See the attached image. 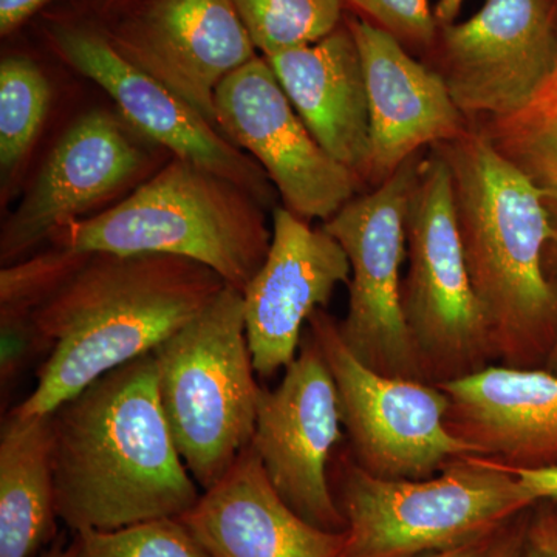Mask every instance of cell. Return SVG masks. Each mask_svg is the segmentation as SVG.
Segmentation results:
<instances>
[{"instance_id": "21", "label": "cell", "mask_w": 557, "mask_h": 557, "mask_svg": "<svg viewBox=\"0 0 557 557\" xmlns=\"http://www.w3.org/2000/svg\"><path fill=\"white\" fill-rule=\"evenodd\" d=\"M49 417L9 412L0 435V557H38L58 533Z\"/></svg>"}, {"instance_id": "23", "label": "cell", "mask_w": 557, "mask_h": 557, "mask_svg": "<svg viewBox=\"0 0 557 557\" xmlns=\"http://www.w3.org/2000/svg\"><path fill=\"white\" fill-rule=\"evenodd\" d=\"M263 58L324 39L343 24V0H231Z\"/></svg>"}, {"instance_id": "36", "label": "cell", "mask_w": 557, "mask_h": 557, "mask_svg": "<svg viewBox=\"0 0 557 557\" xmlns=\"http://www.w3.org/2000/svg\"><path fill=\"white\" fill-rule=\"evenodd\" d=\"M549 504H552L553 516H555L556 527H557V502H549Z\"/></svg>"}, {"instance_id": "15", "label": "cell", "mask_w": 557, "mask_h": 557, "mask_svg": "<svg viewBox=\"0 0 557 557\" xmlns=\"http://www.w3.org/2000/svg\"><path fill=\"white\" fill-rule=\"evenodd\" d=\"M273 240L262 269L242 292L252 366L273 376L298 357L302 327L350 281L343 247L287 208H274Z\"/></svg>"}, {"instance_id": "24", "label": "cell", "mask_w": 557, "mask_h": 557, "mask_svg": "<svg viewBox=\"0 0 557 557\" xmlns=\"http://www.w3.org/2000/svg\"><path fill=\"white\" fill-rule=\"evenodd\" d=\"M50 102V84L24 57L0 64V166L3 175L24 160L38 137Z\"/></svg>"}, {"instance_id": "34", "label": "cell", "mask_w": 557, "mask_h": 557, "mask_svg": "<svg viewBox=\"0 0 557 557\" xmlns=\"http://www.w3.org/2000/svg\"><path fill=\"white\" fill-rule=\"evenodd\" d=\"M94 9L104 14H120L121 11L129 9L137 0H87Z\"/></svg>"}, {"instance_id": "26", "label": "cell", "mask_w": 557, "mask_h": 557, "mask_svg": "<svg viewBox=\"0 0 557 557\" xmlns=\"http://www.w3.org/2000/svg\"><path fill=\"white\" fill-rule=\"evenodd\" d=\"M89 255L58 248L11 263L0 273L2 327L33 329L32 317Z\"/></svg>"}, {"instance_id": "12", "label": "cell", "mask_w": 557, "mask_h": 557, "mask_svg": "<svg viewBox=\"0 0 557 557\" xmlns=\"http://www.w3.org/2000/svg\"><path fill=\"white\" fill-rule=\"evenodd\" d=\"M214 109L219 129L258 161L298 218L327 222L364 186L310 134L265 58L226 76Z\"/></svg>"}, {"instance_id": "16", "label": "cell", "mask_w": 557, "mask_h": 557, "mask_svg": "<svg viewBox=\"0 0 557 557\" xmlns=\"http://www.w3.org/2000/svg\"><path fill=\"white\" fill-rule=\"evenodd\" d=\"M364 69L370 113L368 185L386 182L410 159L440 143L460 137L468 120L437 70L410 57L391 33L350 17Z\"/></svg>"}, {"instance_id": "13", "label": "cell", "mask_w": 557, "mask_h": 557, "mask_svg": "<svg viewBox=\"0 0 557 557\" xmlns=\"http://www.w3.org/2000/svg\"><path fill=\"white\" fill-rule=\"evenodd\" d=\"M58 54L97 83L132 126L177 159L247 189L265 207L273 201L269 175L218 126L160 81L124 60L108 35L91 25L60 24L49 30Z\"/></svg>"}, {"instance_id": "29", "label": "cell", "mask_w": 557, "mask_h": 557, "mask_svg": "<svg viewBox=\"0 0 557 557\" xmlns=\"http://www.w3.org/2000/svg\"><path fill=\"white\" fill-rule=\"evenodd\" d=\"M511 471L518 475L523 490L536 504L557 502V467L511 469Z\"/></svg>"}, {"instance_id": "25", "label": "cell", "mask_w": 557, "mask_h": 557, "mask_svg": "<svg viewBox=\"0 0 557 557\" xmlns=\"http://www.w3.org/2000/svg\"><path fill=\"white\" fill-rule=\"evenodd\" d=\"M73 534L76 557H214L180 518Z\"/></svg>"}, {"instance_id": "30", "label": "cell", "mask_w": 557, "mask_h": 557, "mask_svg": "<svg viewBox=\"0 0 557 557\" xmlns=\"http://www.w3.org/2000/svg\"><path fill=\"white\" fill-rule=\"evenodd\" d=\"M50 0H0V35L9 36Z\"/></svg>"}, {"instance_id": "22", "label": "cell", "mask_w": 557, "mask_h": 557, "mask_svg": "<svg viewBox=\"0 0 557 557\" xmlns=\"http://www.w3.org/2000/svg\"><path fill=\"white\" fill-rule=\"evenodd\" d=\"M541 190L552 225L544 270L557 306V72L527 108L472 123ZM545 369L557 373V338Z\"/></svg>"}, {"instance_id": "7", "label": "cell", "mask_w": 557, "mask_h": 557, "mask_svg": "<svg viewBox=\"0 0 557 557\" xmlns=\"http://www.w3.org/2000/svg\"><path fill=\"white\" fill-rule=\"evenodd\" d=\"M406 242L401 307L424 380L446 383L496 364L461 248L449 168L434 146L418 161Z\"/></svg>"}, {"instance_id": "32", "label": "cell", "mask_w": 557, "mask_h": 557, "mask_svg": "<svg viewBox=\"0 0 557 557\" xmlns=\"http://www.w3.org/2000/svg\"><path fill=\"white\" fill-rule=\"evenodd\" d=\"M531 511L533 509L523 512L520 518L515 520L494 557H525V536Z\"/></svg>"}, {"instance_id": "3", "label": "cell", "mask_w": 557, "mask_h": 557, "mask_svg": "<svg viewBox=\"0 0 557 557\" xmlns=\"http://www.w3.org/2000/svg\"><path fill=\"white\" fill-rule=\"evenodd\" d=\"M434 148L449 168L461 248L494 362L545 369L557 306L544 270L552 225L541 190L475 127Z\"/></svg>"}, {"instance_id": "27", "label": "cell", "mask_w": 557, "mask_h": 557, "mask_svg": "<svg viewBox=\"0 0 557 557\" xmlns=\"http://www.w3.org/2000/svg\"><path fill=\"white\" fill-rule=\"evenodd\" d=\"M405 47L432 50L438 22L429 0H343Z\"/></svg>"}, {"instance_id": "33", "label": "cell", "mask_w": 557, "mask_h": 557, "mask_svg": "<svg viewBox=\"0 0 557 557\" xmlns=\"http://www.w3.org/2000/svg\"><path fill=\"white\" fill-rule=\"evenodd\" d=\"M465 0H438L434 13L440 24H453L460 14Z\"/></svg>"}, {"instance_id": "19", "label": "cell", "mask_w": 557, "mask_h": 557, "mask_svg": "<svg viewBox=\"0 0 557 557\" xmlns=\"http://www.w3.org/2000/svg\"><path fill=\"white\" fill-rule=\"evenodd\" d=\"M180 519L214 557H341L346 541L289 507L251 446Z\"/></svg>"}, {"instance_id": "8", "label": "cell", "mask_w": 557, "mask_h": 557, "mask_svg": "<svg viewBox=\"0 0 557 557\" xmlns=\"http://www.w3.org/2000/svg\"><path fill=\"white\" fill-rule=\"evenodd\" d=\"M310 335L335 380L348 454L369 474L434 478L453 458L478 454L446 426L449 398L437 384L384 375L359 361L332 314H311Z\"/></svg>"}, {"instance_id": "28", "label": "cell", "mask_w": 557, "mask_h": 557, "mask_svg": "<svg viewBox=\"0 0 557 557\" xmlns=\"http://www.w3.org/2000/svg\"><path fill=\"white\" fill-rule=\"evenodd\" d=\"M525 557H557V527L549 502H541L531 511Z\"/></svg>"}, {"instance_id": "35", "label": "cell", "mask_w": 557, "mask_h": 557, "mask_svg": "<svg viewBox=\"0 0 557 557\" xmlns=\"http://www.w3.org/2000/svg\"><path fill=\"white\" fill-rule=\"evenodd\" d=\"M38 557H76V555L72 541L67 542L64 537H58Z\"/></svg>"}, {"instance_id": "17", "label": "cell", "mask_w": 557, "mask_h": 557, "mask_svg": "<svg viewBox=\"0 0 557 557\" xmlns=\"http://www.w3.org/2000/svg\"><path fill=\"white\" fill-rule=\"evenodd\" d=\"M115 116L91 110L51 150L32 189L3 225L0 259L20 262L61 226L119 190L145 164Z\"/></svg>"}, {"instance_id": "31", "label": "cell", "mask_w": 557, "mask_h": 557, "mask_svg": "<svg viewBox=\"0 0 557 557\" xmlns=\"http://www.w3.org/2000/svg\"><path fill=\"white\" fill-rule=\"evenodd\" d=\"M512 523H509L504 530L497 531V533L469 542V544L461 545V547L445 549V552L428 553V555L416 557H494Z\"/></svg>"}, {"instance_id": "20", "label": "cell", "mask_w": 557, "mask_h": 557, "mask_svg": "<svg viewBox=\"0 0 557 557\" xmlns=\"http://www.w3.org/2000/svg\"><path fill=\"white\" fill-rule=\"evenodd\" d=\"M265 60L319 145L368 185V89L361 53L347 21L318 42Z\"/></svg>"}, {"instance_id": "9", "label": "cell", "mask_w": 557, "mask_h": 557, "mask_svg": "<svg viewBox=\"0 0 557 557\" xmlns=\"http://www.w3.org/2000/svg\"><path fill=\"white\" fill-rule=\"evenodd\" d=\"M421 156L354 197L322 228L350 263L347 314L338 324L351 354L384 375L426 381L401 307L406 214Z\"/></svg>"}, {"instance_id": "14", "label": "cell", "mask_w": 557, "mask_h": 557, "mask_svg": "<svg viewBox=\"0 0 557 557\" xmlns=\"http://www.w3.org/2000/svg\"><path fill=\"white\" fill-rule=\"evenodd\" d=\"M104 33L124 60L214 126L215 90L258 57L231 0H137Z\"/></svg>"}, {"instance_id": "10", "label": "cell", "mask_w": 557, "mask_h": 557, "mask_svg": "<svg viewBox=\"0 0 557 557\" xmlns=\"http://www.w3.org/2000/svg\"><path fill=\"white\" fill-rule=\"evenodd\" d=\"M438 75L468 123L527 108L557 72V0H485L440 24Z\"/></svg>"}, {"instance_id": "5", "label": "cell", "mask_w": 557, "mask_h": 557, "mask_svg": "<svg viewBox=\"0 0 557 557\" xmlns=\"http://www.w3.org/2000/svg\"><path fill=\"white\" fill-rule=\"evenodd\" d=\"M333 493L346 519L341 557H416L490 536L536 507L518 475L494 458H453L434 478L392 480L336 461Z\"/></svg>"}, {"instance_id": "11", "label": "cell", "mask_w": 557, "mask_h": 557, "mask_svg": "<svg viewBox=\"0 0 557 557\" xmlns=\"http://www.w3.org/2000/svg\"><path fill=\"white\" fill-rule=\"evenodd\" d=\"M343 438L338 392L307 330L298 357L274 388H260L251 448L278 496L310 523L343 533L329 467Z\"/></svg>"}, {"instance_id": "18", "label": "cell", "mask_w": 557, "mask_h": 557, "mask_svg": "<svg viewBox=\"0 0 557 557\" xmlns=\"http://www.w3.org/2000/svg\"><path fill=\"white\" fill-rule=\"evenodd\" d=\"M446 426L480 456L509 469L557 467V373L490 364L437 384Z\"/></svg>"}, {"instance_id": "1", "label": "cell", "mask_w": 557, "mask_h": 557, "mask_svg": "<svg viewBox=\"0 0 557 557\" xmlns=\"http://www.w3.org/2000/svg\"><path fill=\"white\" fill-rule=\"evenodd\" d=\"M50 423L58 518L73 533L182 518L199 500L161 408L153 351L91 383Z\"/></svg>"}, {"instance_id": "4", "label": "cell", "mask_w": 557, "mask_h": 557, "mask_svg": "<svg viewBox=\"0 0 557 557\" xmlns=\"http://www.w3.org/2000/svg\"><path fill=\"white\" fill-rule=\"evenodd\" d=\"M265 205L247 189L175 157L116 207L51 234L79 255H166L214 271L244 292L273 240Z\"/></svg>"}, {"instance_id": "6", "label": "cell", "mask_w": 557, "mask_h": 557, "mask_svg": "<svg viewBox=\"0 0 557 557\" xmlns=\"http://www.w3.org/2000/svg\"><path fill=\"white\" fill-rule=\"evenodd\" d=\"M161 408L201 490L251 446L260 387L245 332L244 296L230 287L153 350Z\"/></svg>"}, {"instance_id": "2", "label": "cell", "mask_w": 557, "mask_h": 557, "mask_svg": "<svg viewBox=\"0 0 557 557\" xmlns=\"http://www.w3.org/2000/svg\"><path fill=\"white\" fill-rule=\"evenodd\" d=\"M225 287L214 271L175 256H87L33 313L46 359L10 412L51 416L106 373L152 354Z\"/></svg>"}]
</instances>
